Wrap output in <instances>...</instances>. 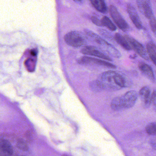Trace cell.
<instances>
[{"label": "cell", "mask_w": 156, "mask_h": 156, "mask_svg": "<svg viewBox=\"0 0 156 156\" xmlns=\"http://www.w3.org/2000/svg\"><path fill=\"white\" fill-rule=\"evenodd\" d=\"M127 87L126 78L115 71L105 72L99 79L92 83L91 87L96 91H116Z\"/></svg>", "instance_id": "cell-1"}, {"label": "cell", "mask_w": 156, "mask_h": 156, "mask_svg": "<svg viewBox=\"0 0 156 156\" xmlns=\"http://www.w3.org/2000/svg\"><path fill=\"white\" fill-rule=\"evenodd\" d=\"M137 98V94L136 91H128L121 96L114 98L111 102V108L115 111L131 108L136 104Z\"/></svg>", "instance_id": "cell-2"}, {"label": "cell", "mask_w": 156, "mask_h": 156, "mask_svg": "<svg viewBox=\"0 0 156 156\" xmlns=\"http://www.w3.org/2000/svg\"><path fill=\"white\" fill-rule=\"evenodd\" d=\"M65 42L72 47H79L85 44L84 37L77 31H71L66 34L64 37Z\"/></svg>", "instance_id": "cell-3"}, {"label": "cell", "mask_w": 156, "mask_h": 156, "mask_svg": "<svg viewBox=\"0 0 156 156\" xmlns=\"http://www.w3.org/2000/svg\"><path fill=\"white\" fill-rule=\"evenodd\" d=\"M109 12L114 22L120 30L123 31H127L129 30L128 24L120 15L115 7L110 5L109 7Z\"/></svg>", "instance_id": "cell-4"}, {"label": "cell", "mask_w": 156, "mask_h": 156, "mask_svg": "<svg viewBox=\"0 0 156 156\" xmlns=\"http://www.w3.org/2000/svg\"><path fill=\"white\" fill-rule=\"evenodd\" d=\"M125 37L128 42L131 49H133L136 53L143 59L146 60H148L147 52L141 44L128 35H125Z\"/></svg>", "instance_id": "cell-5"}, {"label": "cell", "mask_w": 156, "mask_h": 156, "mask_svg": "<svg viewBox=\"0 0 156 156\" xmlns=\"http://www.w3.org/2000/svg\"><path fill=\"white\" fill-rule=\"evenodd\" d=\"M78 63L82 65H88L91 64L98 65L102 66L107 68L115 69L116 66L111 63L108 62L103 60L100 59H96V58H92V57H87V56H83L78 60Z\"/></svg>", "instance_id": "cell-6"}, {"label": "cell", "mask_w": 156, "mask_h": 156, "mask_svg": "<svg viewBox=\"0 0 156 156\" xmlns=\"http://www.w3.org/2000/svg\"><path fill=\"white\" fill-rule=\"evenodd\" d=\"M136 3L140 11L146 18L149 20L154 16L150 1L148 0H138Z\"/></svg>", "instance_id": "cell-7"}, {"label": "cell", "mask_w": 156, "mask_h": 156, "mask_svg": "<svg viewBox=\"0 0 156 156\" xmlns=\"http://www.w3.org/2000/svg\"><path fill=\"white\" fill-rule=\"evenodd\" d=\"M81 53L83 54L87 55H93L98 58H102L107 61H112V59L108 55H106L102 52L98 50L96 47L92 46H87L84 47L81 50Z\"/></svg>", "instance_id": "cell-8"}, {"label": "cell", "mask_w": 156, "mask_h": 156, "mask_svg": "<svg viewBox=\"0 0 156 156\" xmlns=\"http://www.w3.org/2000/svg\"><path fill=\"white\" fill-rule=\"evenodd\" d=\"M127 10L130 20L136 28L139 30H141L143 28V25L136 9L130 4H129L127 7Z\"/></svg>", "instance_id": "cell-9"}, {"label": "cell", "mask_w": 156, "mask_h": 156, "mask_svg": "<svg viewBox=\"0 0 156 156\" xmlns=\"http://www.w3.org/2000/svg\"><path fill=\"white\" fill-rule=\"evenodd\" d=\"M139 96L144 106L148 107L151 105V95L149 88L144 87L139 92Z\"/></svg>", "instance_id": "cell-10"}, {"label": "cell", "mask_w": 156, "mask_h": 156, "mask_svg": "<svg viewBox=\"0 0 156 156\" xmlns=\"http://www.w3.org/2000/svg\"><path fill=\"white\" fill-rule=\"evenodd\" d=\"M13 151L12 146L6 140L1 141V156H12Z\"/></svg>", "instance_id": "cell-11"}, {"label": "cell", "mask_w": 156, "mask_h": 156, "mask_svg": "<svg viewBox=\"0 0 156 156\" xmlns=\"http://www.w3.org/2000/svg\"><path fill=\"white\" fill-rule=\"evenodd\" d=\"M139 68L140 72L149 80L152 82H154V73L151 67L147 64L144 62L139 63L138 65Z\"/></svg>", "instance_id": "cell-12"}, {"label": "cell", "mask_w": 156, "mask_h": 156, "mask_svg": "<svg viewBox=\"0 0 156 156\" xmlns=\"http://www.w3.org/2000/svg\"><path fill=\"white\" fill-rule=\"evenodd\" d=\"M114 38L117 43L122 46L124 49L127 51L131 50V47L125 37L122 36L119 34L116 33L115 34Z\"/></svg>", "instance_id": "cell-13"}, {"label": "cell", "mask_w": 156, "mask_h": 156, "mask_svg": "<svg viewBox=\"0 0 156 156\" xmlns=\"http://www.w3.org/2000/svg\"><path fill=\"white\" fill-rule=\"evenodd\" d=\"M91 3L94 8L101 13H105L107 12V7L103 0H93Z\"/></svg>", "instance_id": "cell-14"}, {"label": "cell", "mask_w": 156, "mask_h": 156, "mask_svg": "<svg viewBox=\"0 0 156 156\" xmlns=\"http://www.w3.org/2000/svg\"><path fill=\"white\" fill-rule=\"evenodd\" d=\"M147 52L149 57L156 66V48L152 43H149L147 45Z\"/></svg>", "instance_id": "cell-15"}, {"label": "cell", "mask_w": 156, "mask_h": 156, "mask_svg": "<svg viewBox=\"0 0 156 156\" xmlns=\"http://www.w3.org/2000/svg\"><path fill=\"white\" fill-rule=\"evenodd\" d=\"M101 21L103 23V26L106 27L110 30L115 31L116 30V27L115 26V24L111 21V20L106 16H104L102 18Z\"/></svg>", "instance_id": "cell-16"}, {"label": "cell", "mask_w": 156, "mask_h": 156, "mask_svg": "<svg viewBox=\"0 0 156 156\" xmlns=\"http://www.w3.org/2000/svg\"><path fill=\"white\" fill-rule=\"evenodd\" d=\"M146 130L149 135L156 136V122H152L147 125Z\"/></svg>", "instance_id": "cell-17"}, {"label": "cell", "mask_w": 156, "mask_h": 156, "mask_svg": "<svg viewBox=\"0 0 156 156\" xmlns=\"http://www.w3.org/2000/svg\"><path fill=\"white\" fill-rule=\"evenodd\" d=\"M149 20L150 27L152 30V32L156 37V19L153 16Z\"/></svg>", "instance_id": "cell-18"}, {"label": "cell", "mask_w": 156, "mask_h": 156, "mask_svg": "<svg viewBox=\"0 0 156 156\" xmlns=\"http://www.w3.org/2000/svg\"><path fill=\"white\" fill-rule=\"evenodd\" d=\"M17 146L18 148L23 151H26L28 149V146H27L26 143L22 140H19L18 141Z\"/></svg>", "instance_id": "cell-19"}, {"label": "cell", "mask_w": 156, "mask_h": 156, "mask_svg": "<svg viewBox=\"0 0 156 156\" xmlns=\"http://www.w3.org/2000/svg\"><path fill=\"white\" fill-rule=\"evenodd\" d=\"M151 105H152L153 108L156 111V91H154L151 94Z\"/></svg>", "instance_id": "cell-20"}, {"label": "cell", "mask_w": 156, "mask_h": 156, "mask_svg": "<svg viewBox=\"0 0 156 156\" xmlns=\"http://www.w3.org/2000/svg\"><path fill=\"white\" fill-rule=\"evenodd\" d=\"M91 20L93 22L94 24L98 26H103V23H102V21L98 20L97 17L93 16L91 18Z\"/></svg>", "instance_id": "cell-21"}, {"label": "cell", "mask_w": 156, "mask_h": 156, "mask_svg": "<svg viewBox=\"0 0 156 156\" xmlns=\"http://www.w3.org/2000/svg\"><path fill=\"white\" fill-rule=\"evenodd\" d=\"M151 146L154 149V150H156V138L151 139L150 141Z\"/></svg>", "instance_id": "cell-22"}, {"label": "cell", "mask_w": 156, "mask_h": 156, "mask_svg": "<svg viewBox=\"0 0 156 156\" xmlns=\"http://www.w3.org/2000/svg\"></svg>", "instance_id": "cell-23"}]
</instances>
